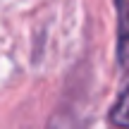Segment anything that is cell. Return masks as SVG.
I'll list each match as a JSON object with an SVG mask.
<instances>
[{
    "label": "cell",
    "mask_w": 129,
    "mask_h": 129,
    "mask_svg": "<svg viewBox=\"0 0 129 129\" xmlns=\"http://www.w3.org/2000/svg\"><path fill=\"white\" fill-rule=\"evenodd\" d=\"M108 120L115 129H129V84L122 88V93L117 96V101L112 103Z\"/></svg>",
    "instance_id": "7a4b0ae2"
},
{
    "label": "cell",
    "mask_w": 129,
    "mask_h": 129,
    "mask_svg": "<svg viewBox=\"0 0 129 129\" xmlns=\"http://www.w3.org/2000/svg\"><path fill=\"white\" fill-rule=\"evenodd\" d=\"M117 12V62L129 72V0H115Z\"/></svg>",
    "instance_id": "6da1fadb"
}]
</instances>
